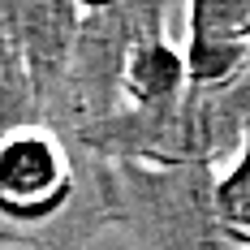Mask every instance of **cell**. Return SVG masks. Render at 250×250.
Returning <instances> with one entry per match:
<instances>
[{
    "instance_id": "cell-1",
    "label": "cell",
    "mask_w": 250,
    "mask_h": 250,
    "mask_svg": "<svg viewBox=\"0 0 250 250\" xmlns=\"http://www.w3.org/2000/svg\"><path fill=\"white\" fill-rule=\"evenodd\" d=\"M108 229L95 155L52 125L0 138V246L86 250Z\"/></svg>"
},
{
    "instance_id": "cell-2",
    "label": "cell",
    "mask_w": 250,
    "mask_h": 250,
    "mask_svg": "<svg viewBox=\"0 0 250 250\" xmlns=\"http://www.w3.org/2000/svg\"><path fill=\"white\" fill-rule=\"evenodd\" d=\"M250 138V74L220 91H186L168 112H129L82 129L74 143L95 160L134 164H203L220 168Z\"/></svg>"
},
{
    "instance_id": "cell-3",
    "label": "cell",
    "mask_w": 250,
    "mask_h": 250,
    "mask_svg": "<svg viewBox=\"0 0 250 250\" xmlns=\"http://www.w3.org/2000/svg\"><path fill=\"white\" fill-rule=\"evenodd\" d=\"M211 177L203 164L100 160V190L112 233L138 250H237L211 211Z\"/></svg>"
},
{
    "instance_id": "cell-4",
    "label": "cell",
    "mask_w": 250,
    "mask_h": 250,
    "mask_svg": "<svg viewBox=\"0 0 250 250\" xmlns=\"http://www.w3.org/2000/svg\"><path fill=\"white\" fill-rule=\"evenodd\" d=\"M177 4L181 0H117L108 9L82 13L69 69L56 95L43 104V125L78 138L95 121L112 117L121 108V69L129 52L155 35H168Z\"/></svg>"
},
{
    "instance_id": "cell-5",
    "label": "cell",
    "mask_w": 250,
    "mask_h": 250,
    "mask_svg": "<svg viewBox=\"0 0 250 250\" xmlns=\"http://www.w3.org/2000/svg\"><path fill=\"white\" fill-rule=\"evenodd\" d=\"M82 9L74 0H0V39L26 61L39 104H48L69 69Z\"/></svg>"
},
{
    "instance_id": "cell-6",
    "label": "cell",
    "mask_w": 250,
    "mask_h": 250,
    "mask_svg": "<svg viewBox=\"0 0 250 250\" xmlns=\"http://www.w3.org/2000/svg\"><path fill=\"white\" fill-rule=\"evenodd\" d=\"M190 91L186 56L168 35H155L129 52L121 69V108L129 112H168Z\"/></svg>"
},
{
    "instance_id": "cell-7",
    "label": "cell",
    "mask_w": 250,
    "mask_h": 250,
    "mask_svg": "<svg viewBox=\"0 0 250 250\" xmlns=\"http://www.w3.org/2000/svg\"><path fill=\"white\" fill-rule=\"evenodd\" d=\"M211 211L229 242L237 250H250V138L211 177Z\"/></svg>"
},
{
    "instance_id": "cell-8",
    "label": "cell",
    "mask_w": 250,
    "mask_h": 250,
    "mask_svg": "<svg viewBox=\"0 0 250 250\" xmlns=\"http://www.w3.org/2000/svg\"><path fill=\"white\" fill-rule=\"evenodd\" d=\"M26 125H43V104L26 61L0 39V138Z\"/></svg>"
},
{
    "instance_id": "cell-9",
    "label": "cell",
    "mask_w": 250,
    "mask_h": 250,
    "mask_svg": "<svg viewBox=\"0 0 250 250\" xmlns=\"http://www.w3.org/2000/svg\"><path fill=\"white\" fill-rule=\"evenodd\" d=\"M186 43H250V0H186Z\"/></svg>"
},
{
    "instance_id": "cell-10",
    "label": "cell",
    "mask_w": 250,
    "mask_h": 250,
    "mask_svg": "<svg viewBox=\"0 0 250 250\" xmlns=\"http://www.w3.org/2000/svg\"><path fill=\"white\" fill-rule=\"evenodd\" d=\"M82 13H95V9H108V4H117V0H74Z\"/></svg>"
}]
</instances>
